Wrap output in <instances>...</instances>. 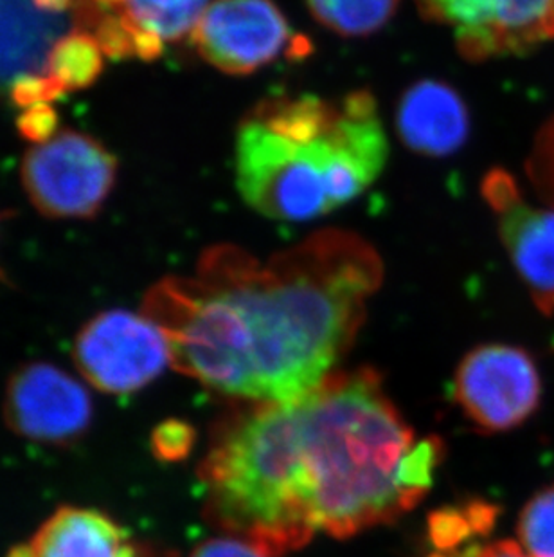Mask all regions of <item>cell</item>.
Segmentation results:
<instances>
[{"label":"cell","instance_id":"8fae6325","mask_svg":"<svg viewBox=\"0 0 554 557\" xmlns=\"http://www.w3.org/2000/svg\"><path fill=\"white\" fill-rule=\"evenodd\" d=\"M5 557H163L137 542L114 516L95 507L62 505L32 537Z\"/></svg>","mask_w":554,"mask_h":557},{"label":"cell","instance_id":"8992f818","mask_svg":"<svg viewBox=\"0 0 554 557\" xmlns=\"http://www.w3.org/2000/svg\"><path fill=\"white\" fill-rule=\"evenodd\" d=\"M189 37L205 62L236 76L310 51V40L293 32L273 0H215Z\"/></svg>","mask_w":554,"mask_h":557},{"label":"cell","instance_id":"ba28073f","mask_svg":"<svg viewBox=\"0 0 554 557\" xmlns=\"http://www.w3.org/2000/svg\"><path fill=\"white\" fill-rule=\"evenodd\" d=\"M542 381L534 359L513 345H482L455 370L454 400L481 432L522 426L540 405Z\"/></svg>","mask_w":554,"mask_h":557},{"label":"cell","instance_id":"ac0fdd59","mask_svg":"<svg viewBox=\"0 0 554 557\" xmlns=\"http://www.w3.org/2000/svg\"><path fill=\"white\" fill-rule=\"evenodd\" d=\"M194 444L193 428L188 422L164 421L152 433V451L163 462H178L191 453Z\"/></svg>","mask_w":554,"mask_h":557},{"label":"cell","instance_id":"52a82bcc","mask_svg":"<svg viewBox=\"0 0 554 557\" xmlns=\"http://www.w3.org/2000/svg\"><path fill=\"white\" fill-rule=\"evenodd\" d=\"M424 18L449 27L470 62L526 54L554 38V0H414Z\"/></svg>","mask_w":554,"mask_h":557},{"label":"cell","instance_id":"5bb4252c","mask_svg":"<svg viewBox=\"0 0 554 557\" xmlns=\"http://www.w3.org/2000/svg\"><path fill=\"white\" fill-rule=\"evenodd\" d=\"M105 65V51L90 32L68 33L51 49L46 78L58 96L95 84Z\"/></svg>","mask_w":554,"mask_h":557},{"label":"cell","instance_id":"3957f363","mask_svg":"<svg viewBox=\"0 0 554 557\" xmlns=\"http://www.w3.org/2000/svg\"><path fill=\"white\" fill-rule=\"evenodd\" d=\"M388 134L367 90L339 100L279 95L236 132V186L276 221H314L356 199L382 174Z\"/></svg>","mask_w":554,"mask_h":557},{"label":"cell","instance_id":"30bf717a","mask_svg":"<svg viewBox=\"0 0 554 557\" xmlns=\"http://www.w3.org/2000/svg\"><path fill=\"white\" fill-rule=\"evenodd\" d=\"M482 195L498 219L499 235L537 309L554 314V208L524 199L517 181L492 170L482 181Z\"/></svg>","mask_w":554,"mask_h":557},{"label":"cell","instance_id":"2e32d148","mask_svg":"<svg viewBox=\"0 0 554 557\" xmlns=\"http://www.w3.org/2000/svg\"><path fill=\"white\" fill-rule=\"evenodd\" d=\"M320 26L340 37L362 38L380 32L396 13L400 0H306Z\"/></svg>","mask_w":554,"mask_h":557},{"label":"cell","instance_id":"e0dca14e","mask_svg":"<svg viewBox=\"0 0 554 557\" xmlns=\"http://www.w3.org/2000/svg\"><path fill=\"white\" fill-rule=\"evenodd\" d=\"M520 547L533 557H554V485L529 499L518 518Z\"/></svg>","mask_w":554,"mask_h":557},{"label":"cell","instance_id":"5b68a950","mask_svg":"<svg viewBox=\"0 0 554 557\" xmlns=\"http://www.w3.org/2000/svg\"><path fill=\"white\" fill-rule=\"evenodd\" d=\"M73 358L85 383L112 395L136 394L172 367L163 331L126 309L90 318L74 339Z\"/></svg>","mask_w":554,"mask_h":557},{"label":"cell","instance_id":"7c38bea8","mask_svg":"<svg viewBox=\"0 0 554 557\" xmlns=\"http://www.w3.org/2000/svg\"><path fill=\"white\" fill-rule=\"evenodd\" d=\"M398 136L425 158L457 152L470 132V114L459 92L438 79L411 85L398 103Z\"/></svg>","mask_w":554,"mask_h":557},{"label":"cell","instance_id":"9a60e30c","mask_svg":"<svg viewBox=\"0 0 554 557\" xmlns=\"http://www.w3.org/2000/svg\"><path fill=\"white\" fill-rule=\"evenodd\" d=\"M498 520L495 505L487 502L454 505L429 518V537L436 553L457 554L479 543Z\"/></svg>","mask_w":554,"mask_h":557},{"label":"cell","instance_id":"44dd1931","mask_svg":"<svg viewBox=\"0 0 554 557\" xmlns=\"http://www.w3.org/2000/svg\"><path fill=\"white\" fill-rule=\"evenodd\" d=\"M427 557H533L513 542L476 543L457 554H430Z\"/></svg>","mask_w":554,"mask_h":557},{"label":"cell","instance_id":"4fadbf2b","mask_svg":"<svg viewBox=\"0 0 554 557\" xmlns=\"http://www.w3.org/2000/svg\"><path fill=\"white\" fill-rule=\"evenodd\" d=\"M210 0H126L121 11L131 57H161L166 44H175L193 32Z\"/></svg>","mask_w":554,"mask_h":557},{"label":"cell","instance_id":"6da1fadb","mask_svg":"<svg viewBox=\"0 0 554 557\" xmlns=\"http://www.w3.org/2000/svg\"><path fill=\"white\" fill-rule=\"evenodd\" d=\"M443 458L416 438L375 370L333 372L287 403L224 417L200 463L205 520L267 557L386 525L429 493Z\"/></svg>","mask_w":554,"mask_h":557},{"label":"cell","instance_id":"7a4b0ae2","mask_svg":"<svg viewBox=\"0 0 554 557\" xmlns=\"http://www.w3.org/2000/svg\"><path fill=\"white\" fill-rule=\"evenodd\" d=\"M382 258L356 233L325 230L262 262L221 244L194 276H166L142 301L172 367L243 403H287L317 388L355 343Z\"/></svg>","mask_w":554,"mask_h":557},{"label":"cell","instance_id":"d6986e66","mask_svg":"<svg viewBox=\"0 0 554 557\" xmlns=\"http://www.w3.org/2000/svg\"><path fill=\"white\" fill-rule=\"evenodd\" d=\"M22 136L33 145L46 141L49 137L56 134L58 117L53 107L49 103H37V106L27 107L26 112L22 114L18 122Z\"/></svg>","mask_w":554,"mask_h":557},{"label":"cell","instance_id":"9c48e42d","mask_svg":"<svg viewBox=\"0 0 554 557\" xmlns=\"http://www.w3.org/2000/svg\"><path fill=\"white\" fill-rule=\"evenodd\" d=\"M4 421L11 432L43 446H71L95 419L84 381L46 361L22 364L5 384Z\"/></svg>","mask_w":554,"mask_h":557},{"label":"cell","instance_id":"ffe728a7","mask_svg":"<svg viewBox=\"0 0 554 557\" xmlns=\"http://www.w3.org/2000/svg\"><path fill=\"white\" fill-rule=\"evenodd\" d=\"M189 557H267L251 543L243 542L240 537L224 536L213 537L200 543Z\"/></svg>","mask_w":554,"mask_h":557},{"label":"cell","instance_id":"277c9868","mask_svg":"<svg viewBox=\"0 0 554 557\" xmlns=\"http://www.w3.org/2000/svg\"><path fill=\"white\" fill-rule=\"evenodd\" d=\"M117 159L85 132L62 128L24 153V191L42 215L62 221L92 219L111 197Z\"/></svg>","mask_w":554,"mask_h":557}]
</instances>
